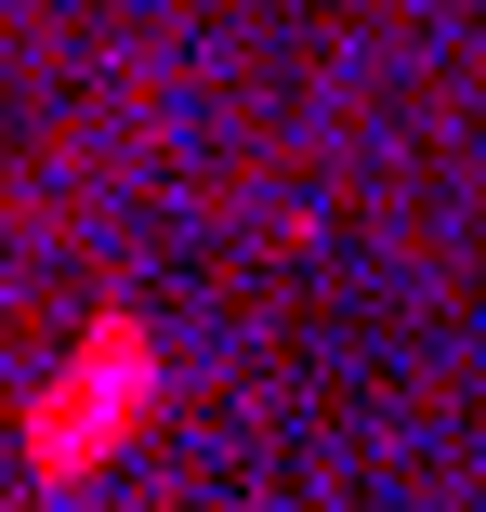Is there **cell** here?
Returning <instances> with one entry per match:
<instances>
[{
  "label": "cell",
  "mask_w": 486,
  "mask_h": 512,
  "mask_svg": "<svg viewBox=\"0 0 486 512\" xmlns=\"http://www.w3.org/2000/svg\"><path fill=\"white\" fill-rule=\"evenodd\" d=\"M145 381H158L145 329H119V316H106V329H92V355H79V368L53 381V407L27 421V460H40V473L66 486V473H79L92 447H119V434L145 421Z\"/></svg>",
  "instance_id": "obj_1"
}]
</instances>
